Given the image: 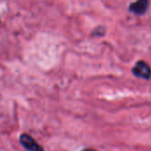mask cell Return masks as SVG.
I'll return each mask as SVG.
<instances>
[{
	"instance_id": "cell-1",
	"label": "cell",
	"mask_w": 151,
	"mask_h": 151,
	"mask_svg": "<svg viewBox=\"0 0 151 151\" xmlns=\"http://www.w3.org/2000/svg\"><path fill=\"white\" fill-rule=\"evenodd\" d=\"M132 73L135 77L143 79L146 81L150 80L151 78L150 66L143 60H140L136 62V64L132 69Z\"/></svg>"
},
{
	"instance_id": "cell-2",
	"label": "cell",
	"mask_w": 151,
	"mask_h": 151,
	"mask_svg": "<svg viewBox=\"0 0 151 151\" xmlns=\"http://www.w3.org/2000/svg\"><path fill=\"white\" fill-rule=\"evenodd\" d=\"M19 143L27 151H44L43 147L27 134H22L19 135Z\"/></svg>"
},
{
	"instance_id": "cell-3",
	"label": "cell",
	"mask_w": 151,
	"mask_h": 151,
	"mask_svg": "<svg viewBox=\"0 0 151 151\" xmlns=\"http://www.w3.org/2000/svg\"><path fill=\"white\" fill-rule=\"evenodd\" d=\"M149 0H137L135 2H133L129 5V11L132 12L134 14L142 15L144 14L149 7Z\"/></svg>"
},
{
	"instance_id": "cell-4",
	"label": "cell",
	"mask_w": 151,
	"mask_h": 151,
	"mask_svg": "<svg viewBox=\"0 0 151 151\" xmlns=\"http://www.w3.org/2000/svg\"><path fill=\"white\" fill-rule=\"evenodd\" d=\"M104 34H105V28L104 27H97L92 32V35L93 36H104Z\"/></svg>"
},
{
	"instance_id": "cell-5",
	"label": "cell",
	"mask_w": 151,
	"mask_h": 151,
	"mask_svg": "<svg viewBox=\"0 0 151 151\" xmlns=\"http://www.w3.org/2000/svg\"><path fill=\"white\" fill-rule=\"evenodd\" d=\"M81 151H96V150H94V149H84V150H82Z\"/></svg>"
}]
</instances>
